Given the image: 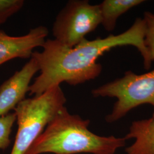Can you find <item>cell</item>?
Wrapping results in <instances>:
<instances>
[{
  "instance_id": "cell-8",
  "label": "cell",
  "mask_w": 154,
  "mask_h": 154,
  "mask_svg": "<svg viewBox=\"0 0 154 154\" xmlns=\"http://www.w3.org/2000/svg\"><path fill=\"white\" fill-rule=\"evenodd\" d=\"M124 138L134 139L126 154H154V118L132 122Z\"/></svg>"
},
{
  "instance_id": "cell-12",
  "label": "cell",
  "mask_w": 154,
  "mask_h": 154,
  "mask_svg": "<svg viewBox=\"0 0 154 154\" xmlns=\"http://www.w3.org/2000/svg\"><path fill=\"white\" fill-rule=\"evenodd\" d=\"M23 4V0H0V25L19 11Z\"/></svg>"
},
{
  "instance_id": "cell-9",
  "label": "cell",
  "mask_w": 154,
  "mask_h": 154,
  "mask_svg": "<svg viewBox=\"0 0 154 154\" xmlns=\"http://www.w3.org/2000/svg\"><path fill=\"white\" fill-rule=\"evenodd\" d=\"M144 2V0H104L99 4L101 24L106 31H113L120 16Z\"/></svg>"
},
{
  "instance_id": "cell-7",
  "label": "cell",
  "mask_w": 154,
  "mask_h": 154,
  "mask_svg": "<svg viewBox=\"0 0 154 154\" xmlns=\"http://www.w3.org/2000/svg\"><path fill=\"white\" fill-rule=\"evenodd\" d=\"M48 34V29L44 26L33 28L19 37L0 31V65L14 58H31L35 48L42 47Z\"/></svg>"
},
{
  "instance_id": "cell-10",
  "label": "cell",
  "mask_w": 154,
  "mask_h": 154,
  "mask_svg": "<svg viewBox=\"0 0 154 154\" xmlns=\"http://www.w3.org/2000/svg\"><path fill=\"white\" fill-rule=\"evenodd\" d=\"M143 19L145 24L144 42L148 51L149 60L152 63L154 61V13L151 11H144Z\"/></svg>"
},
{
  "instance_id": "cell-2",
  "label": "cell",
  "mask_w": 154,
  "mask_h": 154,
  "mask_svg": "<svg viewBox=\"0 0 154 154\" xmlns=\"http://www.w3.org/2000/svg\"><path fill=\"white\" fill-rule=\"evenodd\" d=\"M90 121L71 114L65 106L25 154H116L124 137L100 136L88 129Z\"/></svg>"
},
{
  "instance_id": "cell-3",
  "label": "cell",
  "mask_w": 154,
  "mask_h": 154,
  "mask_svg": "<svg viewBox=\"0 0 154 154\" xmlns=\"http://www.w3.org/2000/svg\"><path fill=\"white\" fill-rule=\"evenodd\" d=\"M66 97L55 86L33 98H25L14 109L18 130L11 154H25L46 127L65 106Z\"/></svg>"
},
{
  "instance_id": "cell-5",
  "label": "cell",
  "mask_w": 154,
  "mask_h": 154,
  "mask_svg": "<svg viewBox=\"0 0 154 154\" xmlns=\"http://www.w3.org/2000/svg\"><path fill=\"white\" fill-rule=\"evenodd\" d=\"M101 22L99 5H91L87 0L69 1L53 23L54 39L67 47H74Z\"/></svg>"
},
{
  "instance_id": "cell-1",
  "label": "cell",
  "mask_w": 154,
  "mask_h": 154,
  "mask_svg": "<svg viewBox=\"0 0 154 154\" xmlns=\"http://www.w3.org/2000/svg\"><path fill=\"white\" fill-rule=\"evenodd\" d=\"M144 35L143 18H137L123 33L91 41L85 39L72 48L54 39H46L43 50L34 51L32 55L38 65L40 74L30 85L29 92L30 95H38L55 86H60L62 82L76 86L93 80L102 70V65L97 62L98 59L119 46L137 48L143 58L144 69L149 70L152 63L144 45Z\"/></svg>"
},
{
  "instance_id": "cell-11",
  "label": "cell",
  "mask_w": 154,
  "mask_h": 154,
  "mask_svg": "<svg viewBox=\"0 0 154 154\" xmlns=\"http://www.w3.org/2000/svg\"><path fill=\"white\" fill-rule=\"evenodd\" d=\"M16 121V116L14 112L0 116V149H5L10 145V135Z\"/></svg>"
},
{
  "instance_id": "cell-6",
  "label": "cell",
  "mask_w": 154,
  "mask_h": 154,
  "mask_svg": "<svg viewBox=\"0 0 154 154\" xmlns=\"http://www.w3.org/2000/svg\"><path fill=\"white\" fill-rule=\"evenodd\" d=\"M38 71L37 61L31 57L21 70L15 72L0 86V116L9 114L25 99L31 80Z\"/></svg>"
},
{
  "instance_id": "cell-4",
  "label": "cell",
  "mask_w": 154,
  "mask_h": 154,
  "mask_svg": "<svg viewBox=\"0 0 154 154\" xmlns=\"http://www.w3.org/2000/svg\"><path fill=\"white\" fill-rule=\"evenodd\" d=\"M94 97L116 98L112 110L105 119L107 123L120 120L140 105H151L154 109V69L142 74L127 71L123 77L107 83L91 91Z\"/></svg>"
}]
</instances>
